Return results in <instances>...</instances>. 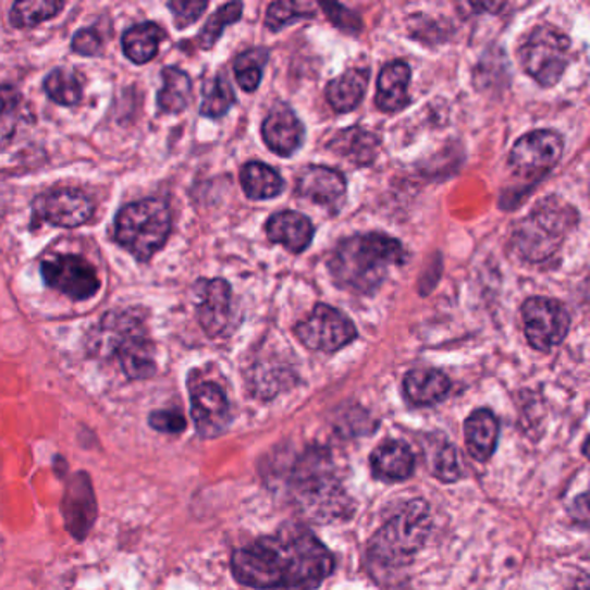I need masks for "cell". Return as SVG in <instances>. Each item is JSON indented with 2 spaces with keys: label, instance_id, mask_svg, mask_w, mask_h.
Masks as SVG:
<instances>
[{
  "label": "cell",
  "instance_id": "cell-6",
  "mask_svg": "<svg viewBox=\"0 0 590 590\" xmlns=\"http://www.w3.org/2000/svg\"><path fill=\"white\" fill-rule=\"evenodd\" d=\"M172 219L167 202L143 199L123 207L114 222V241L137 262L146 263L169 239Z\"/></svg>",
  "mask_w": 590,
  "mask_h": 590
},
{
  "label": "cell",
  "instance_id": "cell-7",
  "mask_svg": "<svg viewBox=\"0 0 590 590\" xmlns=\"http://www.w3.org/2000/svg\"><path fill=\"white\" fill-rule=\"evenodd\" d=\"M569 47L571 42L568 35L556 26H536L519 47V64L537 84L553 87L568 67Z\"/></svg>",
  "mask_w": 590,
  "mask_h": 590
},
{
  "label": "cell",
  "instance_id": "cell-1",
  "mask_svg": "<svg viewBox=\"0 0 590 590\" xmlns=\"http://www.w3.org/2000/svg\"><path fill=\"white\" fill-rule=\"evenodd\" d=\"M232 574L251 589L314 590L334 571V557L314 533L287 527L232 554Z\"/></svg>",
  "mask_w": 590,
  "mask_h": 590
},
{
  "label": "cell",
  "instance_id": "cell-31",
  "mask_svg": "<svg viewBox=\"0 0 590 590\" xmlns=\"http://www.w3.org/2000/svg\"><path fill=\"white\" fill-rule=\"evenodd\" d=\"M234 102H236V96H234L231 84L224 75H219L205 87L199 113L207 119H220L231 110Z\"/></svg>",
  "mask_w": 590,
  "mask_h": 590
},
{
  "label": "cell",
  "instance_id": "cell-5",
  "mask_svg": "<svg viewBox=\"0 0 590 590\" xmlns=\"http://www.w3.org/2000/svg\"><path fill=\"white\" fill-rule=\"evenodd\" d=\"M577 222L578 213L571 205L560 198L544 199L516 228V251L528 262H545L565 243Z\"/></svg>",
  "mask_w": 590,
  "mask_h": 590
},
{
  "label": "cell",
  "instance_id": "cell-29",
  "mask_svg": "<svg viewBox=\"0 0 590 590\" xmlns=\"http://www.w3.org/2000/svg\"><path fill=\"white\" fill-rule=\"evenodd\" d=\"M64 2L56 0H32V2H16L11 8V23L16 28H34L40 23L52 20L64 9Z\"/></svg>",
  "mask_w": 590,
  "mask_h": 590
},
{
  "label": "cell",
  "instance_id": "cell-13",
  "mask_svg": "<svg viewBox=\"0 0 590 590\" xmlns=\"http://www.w3.org/2000/svg\"><path fill=\"white\" fill-rule=\"evenodd\" d=\"M190 414L202 439H216L228 430L231 407L219 384L202 381L190 389Z\"/></svg>",
  "mask_w": 590,
  "mask_h": 590
},
{
  "label": "cell",
  "instance_id": "cell-22",
  "mask_svg": "<svg viewBox=\"0 0 590 590\" xmlns=\"http://www.w3.org/2000/svg\"><path fill=\"white\" fill-rule=\"evenodd\" d=\"M404 392L416 407H430L448 395L451 380L439 369H414L405 376Z\"/></svg>",
  "mask_w": 590,
  "mask_h": 590
},
{
  "label": "cell",
  "instance_id": "cell-20",
  "mask_svg": "<svg viewBox=\"0 0 590 590\" xmlns=\"http://www.w3.org/2000/svg\"><path fill=\"white\" fill-rule=\"evenodd\" d=\"M416 466L413 451L402 440H389L374 448L371 456L372 475L383 481H404Z\"/></svg>",
  "mask_w": 590,
  "mask_h": 590
},
{
  "label": "cell",
  "instance_id": "cell-21",
  "mask_svg": "<svg viewBox=\"0 0 590 590\" xmlns=\"http://www.w3.org/2000/svg\"><path fill=\"white\" fill-rule=\"evenodd\" d=\"M499 419L489 409H478L464 422V439L466 448L472 459L487 463L497 448Z\"/></svg>",
  "mask_w": 590,
  "mask_h": 590
},
{
  "label": "cell",
  "instance_id": "cell-18",
  "mask_svg": "<svg viewBox=\"0 0 590 590\" xmlns=\"http://www.w3.org/2000/svg\"><path fill=\"white\" fill-rule=\"evenodd\" d=\"M267 236L275 245H283L292 254H302L314 239V225L299 211H279L266 225Z\"/></svg>",
  "mask_w": 590,
  "mask_h": 590
},
{
  "label": "cell",
  "instance_id": "cell-4",
  "mask_svg": "<svg viewBox=\"0 0 590 590\" xmlns=\"http://www.w3.org/2000/svg\"><path fill=\"white\" fill-rule=\"evenodd\" d=\"M431 531L430 506L421 499L409 502L369 542V557L383 568L409 565Z\"/></svg>",
  "mask_w": 590,
  "mask_h": 590
},
{
  "label": "cell",
  "instance_id": "cell-17",
  "mask_svg": "<svg viewBox=\"0 0 590 590\" xmlns=\"http://www.w3.org/2000/svg\"><path fill=\"white\" fill-rule=\"evenodd\" d=\"M262 137L270 151L279 157H292L304 143V123L287 108L272 111L263 120Z\"/></svg>",
  "mask_w": 590,
  "mask_h": 590
},
{
  "label": "cell",
  "instance_id": "cell-8",
  "mask_svg": "<svg viewBox=\"0 0 590 590\" xmlns=\"http://www.w3.org/2000/svg\"><path fill=\"white\" fill-rule=\"evenodd\" d=\"M295 333L308 351L334 354L354 342L357 328L342 310L319 304L305 321L296 324Z\"/></svg>",
  "mask_w": 590,
  "mask_h": 590
},
{
  "label": "cell",
  "instance_id": "cell-16",
  "mask_svg": "<svg viewBox=\"0 0 590 590\" xmlns=\"http://www.w3.org/2000/svg\"><path fill=\"white\" fill-rule=\"evenodd\" d=\"M296 195L321 207H336L346 195L345 175L329 167L310 164L299 172Z\"/></svg>",
  "mask_w": 590,
  "mask_h": 590
},
{
  "label": "cell",
  "instance_id": "cell-32",
  "mask_svg": "<svg viewBox=\"0 0 590 590\" xmlns=\"http://www.w3.org/2000/svg\"><path fill=\"white\" fill-rule=\"evenodd\" d=\"M241 16H243V4L241 2H229V4L217 9L216 13L211 14L207 25L202 26L201 34L198 37L199 47L205 51L211 49L224 34L225 26L239 22Z\"/></svg>",
  "mask_w": 590,
  "mask_h": 590
},
{
  "label": "cell",
  "instance_id": "cell-26",
  "mask_svg": "<svg viewBox=\"0 0 590 590\" xmlns=\"http://www.w3.org/2000/svg\"><path fill=\"white\" fill-rule=\"evenodd\" d=\"M163 30L155 23H140L132 26L122 38L123 52L135 64H146L158 54Z\"/></svg>",
  "mask_w": 590,
  "mask_h": 590
},
{
  "label": "cell",
  "instance_id": "cell-38",
  "mask_svg": "<svg viewBox=\"0 0 590 590\" xmlns=\"http://www.w3.org/2000/svg\"><path fill=\"white\" fill-rule=\"evenodd\" d=\"M5 110V96L4 90L0 89V114Z\"/></svg>",
  "mask_w": 590,
  "mask_h": 590
},
{
  "label": "cell",
  "instance_id": "cell-10",
  "mask_svg": "<svg viewBox=\"0 0 590 590\" xmlns=\"http://www.w3.org/2000/svg\"><path fill=\"white\" fill-rule=\"evenodd\" d=\"M47 287L75 302H85L98 295L99 283L96 269L78 255H58L40 266Z\"/></svg>",
  "mask_w": 590,
  "mask_h": 590
},
{
  "label": "cell",
  "instance_id": "cell-35",
  "mask_svg": "<svg viewBox=\"0 0 590 590\" xmlns=\"http://www.w3.org/2000/svg\"><path fill=\"white\" fill-rule=\"evenodd\" d=\"M208 8V2H198V0H172L169 2V9L173 14V23L177 26V30H186L187 26L198 22L205 9Z\"/></svg>",
  "mask_w": 590,
  "mask_h": 590
},
{
  "label": "cell",
  "instance_id": "cell-27",
  "mask_svg": "<svg viewBox=\"0 0 590 590\" xmlns=\"http://www.w3.org/2000/svg\"><path fill=\"white\" fill-rule=\"evenodd\" d=\"M161 78H163V87L158 93V108L163 113L170 114L186 110L190 101V93H193L189 75L179 67H164Z\"/></svg>",
  "mask_w": 590,
  "mask_h": 590
},
{
  "label": "cell",
  "instance_id": "cell-33",
  "mask_svg": "<svg viewBox=\"0 0 590 590\" xmlns=\"http://www.w3.org/2000/svg\"><path fill=\"white\" fill-rule=\"evenodd\" d=\"M299 17H316V8L310 2H274L267 9L266 25L269 30L279 32L283 26Z\"/></svg>",
  "mask_w": 590,
  "mask_h": 590
},
{
  "label": "cell",
  "instance_id": "cell-28",
  "mask_svg": "<svg viewBox=\"0 0 590 590\" xmlns=\"http://www.w3.org/2000/svg\"><path fill=\"white\" fill-rule=\"evenodd\" d=\"M44 89L52 101L67 108L81 105L84 98L81 76L66 67H56L54 72L49 73L44 82Z\"/></svg>",
  "mask_w": 590,
  "mask_h": 590
},
{
  "label": "cell",
  "instance_id": "cell-9",
  "mask_svg": "<svg viewBox=\"0 0 590 590\" xmlns=\"http://www.w3.org/2000/svg\"><path fill=\"white\" fill-rule=\"evenodd\" d=\"M525 336L536 351L549 352L568 334L569 314L565 305L548 296H533L521 307Z\"/></svg>",
  "mask_w": 590,
  "mask_h": 590
},
{
  "label": "cell",
  "instance_id": "cell-2",
  "mask_svg": "<svg viewBox=\"0 0 590 590\" xmlns=\"http://www.w3.org/2000/svg\"><path fill=\"white\" fill-rule=\"evenodd\" d=\"M407 260L404 246L395 237L369 232L346 237L329 258V274L334 284L355 295L378 292L392 267Z\"/></svg>",
  "mask_w": 590,
  "mask_h": 590
},
{
  "label": "cell",
  "instance_id": "cell-3",
  "mask_svg": "<svg viewBox=\"0 0 590 590\" xmlns=\"http://www.w3.org/2000/svg\"><path fill=\"white\" fill-rule=\"evenodd\" d=\"M89 348L99 357L119 359L128 380H146L157 371L155 345L137 308L106 314L90 336Z\"/></svg>",
  "mask_w": 590,
  "mask_h": 590
},
{
  "label": "cell",
  "instance_id": "cell-34",
  "mask_svg": "<svg viewBox=\"0 0 590 590\" xmlns=\"http://www.w3.org/2000/svg\"><path fill=\"white\" fill-rule=\"evenodd\" d=\"M431 468H433L434 477L442 481H457L463 477L459 452L454 445H443L434 452Z\"/></svg>",
  "mask_w": 590,
  "mask_h": 590
},
{
  "label": "cell",
  "instance_id": "cell-25",
  "mask_svg": "<svg viewBox=\"0 0 590 590\" xmlns=\"http://www.w3.org/2000/svg\"><path fill=\"white\" fill-rule=\"evenodd\" d=\"M241 186L249 199L278 198L284 190V181L278 170L262 161H249L241 170Z\"/></svg>",
  "mask_w": 590,
  "mask_h": 590
},
{
  "label": "cell",
  "instance_id": "cell-19",
  "mask_svg": "<svg viewBox=\"0 0 590 590\" xmlns=\"http://www.w3.org/2000/svg\"><path fill=\"white\" fill-rule=\"evenodd\" d=\"M409 64L404 61H392L381 70L378 78V90H376V106L384 113H396L410 105Z\"/></svg>",
  "mask_w": 590,
  "mask_h": 590
},
{
  "label": "cell",
  "instance_id": "cell-24",
  "mask_svg": "<svg viewBox=\"0 0 590 590\" xmlns=\"http://www.w3.org/2000/svg\"><path fill=\"white\" fill-rule=\"evenodd\" d=\"M329 148L355 164H369L378 158L380 139L362 127L346 128L331 140Z\"/></svg>",
  "mask_w": 590,
  "mask_h": 590
},
{
  "label": "cell",
  "instance_id": "cell-14",
  "mask_svg": "<svg viewBox=\"0 0 590 590\" xmlns=\"http://www.w3.org/2000/svg\"><path fill=\"white\" fill-rule=\"evenodd\" d=\"M196 314L208 336H222L232 319V290L224 279H201L198 283Z\"/></svg>",
  "mask_w": 590,
  "mask_h": 590
},
{
  "label": "cell",
  "instance_id": "cell-36",
  "mask_svg": "<svg viewBox=\"0 0 590 590\" xmlns=\"http://www.w3.org/2000/svg\"><path fill=\"white\" fill-rule=\"evenodd\" d=\"M72 49L76 54L94 58L102 52V38L96 28H84L73 35Z\"/></svg>",
  "mask_w": 590,
  "mask_h": 590
},
{
  "label": "cell",
  "instance_id": "cell-23",
  "mask_svg": "<svg viewBox=\"0 0 590 590\" xmlns=\"http://www.w3.org/2000/svg\"><path fill=\"white\" fill-rule=\"evenodd\" d=\"M369 78H371L369 70L352 67L348 72L329 82L325 98H328L331 108L337 113L354 111L366 96Z\"/></svg>",
  "mask_w": 590,
  "mask_h": 590
},
{
  "label": "cell",
  "instance_id": "cell-30",
  "mask_svg": "<svg viewBox=\"0 0 590 590\" xmlns=\"http://www.w3.org/2000/svg\"><path fill=\"white\" fill-rule=\"evenodd\" d=\"M267 61H269V51L263 47H255L237 56V60L234 61V75L241 89L246 93H255L258 89Z\"/></svg>",
  "mask_w": 590,
  "mask_h": 590
},
{
  "label": "cell",
  "instance_id": "cell-12",
  "mask_svg": "<svg viewBox=\"0 0 590 590\" xmlns=\"http://www.w3.org/2000/svg\"><path fill=\"white\" fill-rule=\"evenodd\" d=\"M94 217V202L78 189H58L38 196L34 201V222L63 229H75L87 224Z\"/></svg>",
  "mask_w": 590,
  "mask_h": 590
},
{
  "label": "cell",
  "instance_id": "cell-15",
  "mask_svg": "<svg viewBox=\"0 0 590 590\" xmlns=\"http://www.w3.org/2000/svg\"><path fill=\"white\" fill-rule=\"evenodd\" d=\"M61 511H63L66 530L75 539H85L98 518V506H96L93 485H90L89 477L85 472H76L67 483Z\"/></svg>",
  "mask_w": 590,
  "mask_h": 590
},
{
  "label": "cell",
  "instance_id": "cell-37",
  "mask_svg": "<svg viewBox=\"0 0 590 590\" xmlns=\"http://www.w3.org/2000/svg\"><path fill=\"white\" fill-rule=\"evenodd\" d=\"M149 425L161 433L177 434L186 430V418L179 410H157L149 416Z\"/></svg>",
  "mask_w": 590,
  "mask_h": 590
},
{
  "label": "cell",
  "instance_id": "cell-11",
  "mask_svg": "<svg viewBox=\"0 0 590 590\" xmlns=\"http://www.w3.org/2000/svg\"><path fill=\"white\" fill-rule=\"evenodd\" d=\"M563 151L565 143L557 132H528L511 149L509 167L519 177L537 179L553 169Z\"/></svg>",
  "mask_w": 590,
  "mask_h": 590
}]
</instances>
